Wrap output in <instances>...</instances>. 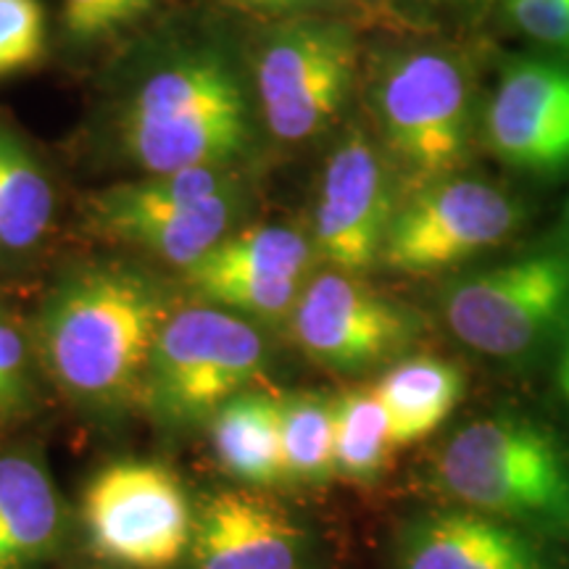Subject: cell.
Returning a JSON list of instances; mask_svg holds the SVG:
<instances>
[{
  "label": "cell",
  "mask_w": 569,
  "mask_h": 569,
  "mask_svg": "<svg viewBox=\"0 0 569 569\" xmlns=\"http://www.w3.org/2000/svg\"><path fill=\"white\" fill-rule=\"evenodd\" d=\"M169 303L146 274L96 267L71 274L40 311V346L53 380L77 401H124L146 380Z\"/></svg>",
  "instance_id": "1"
},
{
  "label": "cell",
  "mask_w": 569,
  "mask_h": 569,
  "mask_svg": "<svg viewBox=\"0 0 569 569\" xmlns=\"http://www.w3.org/2000/svg\"><path fill=\"white\" fill-rule=\"evenodd\" d=\"M432 472L459 507L569 543V448L540 419L519 411L472 419L446 440Z\"/></svg>",
  "instance_id": "2"
},
{
  "label": "cell",
  "mask_w": 569,
  "mask_h": 569,
  "mask_svg": "<svg viewBox=\"0 0 569 569\" xmlns=\"http://www.w3.org/2000/svg\"><path fill=\"white\" fill-rule=\"evenodd\" d=\"M246 98L213 53H190L153 71L122 117V146L146 174L222 167L243 151Z\"/></svg>",
  "instance_id": "3"
},
{
  "label": "cell",
  "mask_w": 569,
  "mask_h": 569,
  "mask_svg": "<svg viewBox=\"0 0 569 569\" xmlns=\"http://www.w3.org/2000/svg\"><path fill=\"white\" fill-rule=\"evenodd\" d=\"M264 340L243 317L219 306L172 311L156 338L146 388L177 422L211 417L264 369Z\"/></svg>",
  "instance_id": "4"
},
{
  "label": "cell",
  "mask_w": 569,
  "mask_h": 569,
  "mask_svg": "<svg viewBox=\"0 0 569 569\" xmlns=\"http://www.w3.org/2000/svg\"><path fill=\"white\" fill-rule=\"evenodd\" d=\"M446 322L461 343L498 361L536 353L569 317V256L538 253L448 288Z\"/></svg>",
  "instance_id": "5"
},
{
  "label": "cell",
  "mask_w": 569,
  "mask_h": 569,
  "mask_svg": "<svg viewBox=\"0 0 569 569\" xmlns=\"http://www.w3.org/2000/svg\"><path fill=\"white\" fill-rule=\"evenodd\" d=\"M92 553L124 569H169L193 540L196 515L177 475L159 461L109 465L84 488Z\"/></svg>",
  "instance_id": "6"
},
{
  "label": "cell",
  "mask_w": 569,
  "mask_h": 569,
  "mask_svg": "<svg viewBox=\"0 0 569 569\" xmlns=\"http://www.w3.org/2000/svg\"><path fill=\"white\" fill-rule=\"evenodd\" d=\"M388 148L417 188L446 180L467 146L469 84L446 53L415 51L388 63L377 90Z\"/></svg>",
  "instance_id": "7"
},
{
  "label": "cell",
  "mask_w": 569,
  "mask_h": 569,
  "mask_svg": "<svg viewBox=\"0 0 569 569\" xmlns=\"http://www.w3.org/2000/svg\"><path fill=\"white\" fill-rule=\"evenodd\" d=\"M519 206L493 184L446 177L417 188L393 209L380 261L393 272L432 274L507 240Z\"/></svg>",
  "instance_id": "8"
},
{
  "label": "cell",
  "mask_w": 569,
  "mask_h": 569,
  "mask_svg": "<svg viewBox=\"0 0 569 569\" xmlns=\"http://www.w3.org/2000/svg\"><path fill=\"white\" fill-rule=\"evenodd\" d=\"M353 34L330 21H296L274 32L256 63L261 111L280 140L317 134L336 117L351 88Z\"/></svg>",
  "instance_id": "9"
},
{
  "label": "cell",
  "mask_w": 569,
  "mask_h": 569,
  "mask_svg": "<svg viewBox=\"0 0 569 569\" xmlns=\"http://www.w3.org/2000/svg\"><path fill=\"white\" fill-rule=\"evenodd\" d=\"M298 346L317 365L361 372L393 359L415 336L401 306L375 293L353 274L327 272L303 284L293 309Z\"/></svg>",
  "instance_id": "10"
},
{
  "label": "cell",
  "mask_w": 569,
  "mask_h": 569,
  "mask_svg": "<svg viewBox=\"0 0 569 569\" xmlns=\"http://www.w3.org/2000/svg\"><path fill=\"white\" fill-rule=\"evenodd\" d=\"M390 217L386 169L365 132H348L325 167L315 217L317 253L336 272H367L380 261Z\"/></svg>",
  "instance_id": "11"
},
{
  "label": "cell",
  "mask_w": 569,
  "mask_h": 569,
  "mask_svg": "<svg viewBox=\"0 0 569 569\" xmlns=\"http://www.w3.org/2000/svg\"><path fill=\"white\" fill-rule=\"evenodd\" d=\"M553 540L475 509H436L407 519L393 569H565Z\"/></svg>",
  "instance_id": "12"
},
{
  "label": "cell",
  "mask_w": 569,
  "mask_h": 569,
  "mask_svg": "<svg viewBox=\"0 0 569 569\" xmlns=\"http://www.w3.org/2000/svg\"><path fill=\"white\" fill-rule=\"evenodd\" d=\"M488 142L501 161L528 172L569 163V67L519 61L503 71L488 109Z\"/></svg>",
  "instance_id": "13"
},
{
  "label": "cell",
  "mask_w": 569,
  "mask_h": 569,
  "mask_svg": "<svg viewBox=\"0 0 569 569\" xmlns=\"http://www.w3.org/2000/svg\"><path fill=\"white\" fill-rule=\"evenodd\" d=\"M193 569H306L309 538L288 511L246 488L213 493L193 525Z\"/></svg>",
  "instance_id": "14"
},
{
  "label": "cell",
  "mask_w": 569,
  "mask_h": 569,
  "mask_svg": "<svg viewBox=\"0 0 569 569\" xmlns=\"http://www.w3.org/2000/svg\"><path fill=\"white\" fill-rule=\"evenodd\" d=\"M388 415L390 446L409 448L440 430L467 390L459 365L432 353L401 359L375 382Z\"/></svg>",
  "instance_id": "15"
},
{
  "label": "cell",
  "mask_w": 569,
  "mask_h": 569,
  "mask_svg": "<svg viewBox=\"0 0 569 569\" xmlns=\"http://www.w3.org/2000/svg\"><path fill=\"white\" fill-rule=\"evenodd\" d=\"M59 496L46 467L21 453L0 457V569H30L59 538Z\"/></svg>",
  "instance_id": "16"
},
{
  "label": "cell",
  "mask_w": 569,
  "mask_h": 569,
  "mask_svg": "<svg viewBox=\"0 0 569 569\" xmlns=\"http://www.w3.org/2000/svg\"><path fill=\"white\" fill-rule=\"evenodd\" d=\"M230 188L232 182L217 167L177 169L103 188L90 198L88 211L98 230L113 238L132 224L182 217Z\"/></svg>",
  "instance_id": "17"
},
{
  "label": "cell",
  "mask_w": 569,
  "mask_h": 569,
  "mask_svg": "<svg viewBox=\"0 0 569 569\" xmlns=\"http://www.w3.org/2000/svg\"><path fill=\"white\" fill-rule=\"evenodd\" d=\"M211 440L219 465L246 486L282 482L280 396L240 390L211 415Z\"/></svg>",
  "instance_id": "18"
},
{
  "label": "cell",
  "mask_w": 569,
  "mask_h": 569,
  "mask_svg": "<svg viewBox=\"0 0 569 569\" xmlns=\"http://www.w3.org/2000/svg\"><path fill=\"white\" fill-rule=\"evenodd\" d=\"M315 248L293 227L256 224L224 234L203 259L182 269L193 290L222 280H303Z\"/></svg>",
  "instance_id": "19"
},
{
  "label": "cell",
  "mask_w": 569,
  "mask_h": 569,
  "mask_svg": "<svg viewBox=\"0 0 569 569\" xmlns=\"http://www.w3.org/2000/svg\"><path fill=\"white\" fill-rule=\"evenodd\" d=\"M53 217L51 182L19 134L0 127V248L24 253Z\"/></svg>",
  "instance_id": "20"
},
{
  "label": "cell",
  "mask_w": 569,
  "mask_h": 569,
  "mask_svg": "<svg viewBox=\"0 0 569 569\" xmlns=\"http://www.w3.org/2000/svg\"><path fill=\"white\" fill-rule=\"evenodd\" d=\"M282 480L325 486L336 475V396H280Z\"/></svg>",
  "instance_id": "21"
},
{
  "label": "cell",
  "mask_w": 569,
  "mask_h": 569,
  "mask_svg": "<svg viewBox=\"0 0 569 569\" xmlns=\"http://www.w3.org/2000/svg\"><path fill=\"white\" fill-rule=\"evenodd\" d=\"M388 415L375 386L336 396V472L351 482H377L390 461Z\"/></svg>",
  "instance_id": "22"
},
{
  "label": "cell",
  "mask_w": 569,
  "mask_h": 569,
  "mask_svg": "<svg viewBox=\"0 0 569 569\" xmlns=\"http://www.w3.org/2000/svg\"><path fill=\"white\" fill-rule=\"evenodd\" d=\"M301 290V280H222L203 284L196 293L238 317L282 319L293 315Z\"/></svg>",
  "instance_id": "23"
},
{
  "label": "cell",
  "mask_w": 569,
  "mask_h": 569,
  "mask_svg": "<svg viewBox=\"0 0 569 569\" xmlns=\"http://www.w3.org/2000/svg\"><path fill=\"white\" fill-rule=\"evenodd\" d=\"M46 51L40 0H0V77L32 67Z\"/></svg>",
  "instance_id": "24"
},
{
  "label": "cell",
  "mask_w": 569,
  "mask_h": 569,
  "mask_svg": "<svg viewBox=\"0 0 569 569\" xmlns=\"http://www.w3.org/2000/svg\"><path fill=\"white\" fill-rule=\"evenodd\" d=\"M30 388V353L24 336L11 322L6 311H0V417L19 409Z\"/></svg>",
  "instance_id": "25"
},
{
  "label": "cell",
  "mask_w": 569,
  "mask_h": 569,
  "mask_svg": "<svg viewBox=\"0 0 569 569\" xmlns=\"http://www.w3.org/2000/svg\"><path fill=\"white\" fill-rule=\"evenodd\" d=\"M507 9L519 30L569 53V0H507Z\"/></svg>",
  "instance_id": "26"
},
{
  "label": "cell",
  "mask_w": 569,
  "mask_h": 569,
  "mask_svg": "<svg viewBox=\"0 0 569 569\" xmlns=\"http://www.w3.org/2000/svg\"><path fill=\"white\" fill-rule=\"evenodd\" d=\"M63 19H67V30L77 38L111 32L132 21L122 0H67Z\"/></svg>",
  "instance_id": "27"
},
{
  "label": "cell",
  "mask_w": 569,
  "mask_h": 569,
  "mask_svg": "<svg viewBox=\"0 0 569 569\" xmlns=\"http://www.w3.org/2000/svg\"><path fill=\"white\" fill-rule=\"evenodd\" d=\"M567 332H565V343H561V353H559V369H557V380H559V390L561 398H565L567 409H569V317H567Z\"/></svg>",
  "instance_id": "28"
},
{
  "label": "cell",
  "mask_w": 569,
  "mask_h": 569,
  "mask_svg": "<svg viewBox=\"0 0 569 569\" xmlns=\"http://www.w3.org/2000/svg\"><path fill=\"white\" fill-rule=\"evenodd\" d=\"M122 3H124L127 13H130V17L134 19V17H138V13H142V11L151 9L153 0H122Z\"/></svg>",
  "instance_id": "29"
},
{
  "label": "cell",
  "mask_w": 569,
  "mask_h": 569,
  "mask_svg": "<svg viewBox=\"0 0 569 569\" xmlns=\"http://www.w3.org/2000/svg\"><path fill=\"white\" fill-rule=\"evenodd\" d=\"M246 3H251V6H272V9H280V6H293V3H301V0H246Z\"/></svg>",
  "instance_id": "30"
},
{
  "label": "cell",
  "mask_w": 569,
  "mask_h": 569,
  "mask_svg": "<svg viewBox=\"0 0 569 569\" xmlns=\"http://www.w3.org/2000/svg\"><path fill=\"white\" fill-rule=\"evenodd\" d=\"M467 3H486V0H467Z\"/></svg>",
  "instance_id": "31"
},
{
  "label": "cell",
  "mask_w": 569,
  "mask_h": 569,
  "mask_svg": "<svg viewBox=\"0 0 569 569\" xmlns=\"http://www.w3.org/2000/svg\"><path fill=\"white\" fill-rule=\"evenodd\" d=\"M567 227H569V203H567Z\"/></svg>",
  "instance_id": "32"
},
{
  "label": "cell",
  "mask_w": 569,
  "mask_h": 569,
  "mask_svg": "<svg viewBox=\"0 0 569 569\" xmlns=\"http://www.w3.org/2000/svg\"><path fill=\"white\" fill-rule=\"evenodd\" d=\"M0 311H3V309H0Z\"/></svg>",
  "instance_id": "33"
}]
</instances>
